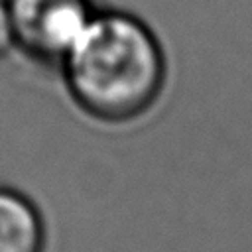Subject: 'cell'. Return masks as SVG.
Listing matches in <instances>:
<instances>
[{
  "label": "cell",
  "instance_id": "277c9868",
  "mask_svg": "<svg viewBox=\"0 0 252 252\" xmlns=\"http://www.w3.org/2000/svg\"><path fill=\"white\" fill-rule=\"evenodd\" d=\"M14 49H16V35H14L12 18L6 0H0V59L10 55Z\"/></svg>",
  "mask_w": 252,
  "mask_h": 252
},
{
  "label": "cell",
  "instance_id": "6da1fadb",
  "mask_svg": "<svg viewBox=\"0 0 252 252\" xmlns=\"http://www.w3.org/2000/svg\"><path fill=\"white\" fill-rule=\"evenodd\" d=\"M71 100L91 118L124 124L144 116L161 96L167 57L140 16L98 8L59 63Z\"/></svg>",
  "mask_w": 252,
  "mask_h": 252
},
{
  "label": "cell",
  "instance_id": "7a4b0ae2",
  "mask_svg": "<svg viewBox=\"0 0 252 252\" xmlns=\"http://www.w3.org/2000/svg\"><path fill=\"white\" fill-rule=\"evenodd\" d=\"M16 49L41 65L59 67L98 10L94 0H6Z\"/></svg>",
  "mask_w": 252,
  "mask_h": 252
},
{
  "label": "cell",
  "instance_id": "3957f363",
  "mask_svg": "<svg viewBox=\"0 0 252 252\" xmlns=\"http://www.w3.org/2000/svg\"><path fill=\"white\" fill-rule=\"evenodd\" d=\"M45 242L39 207L26 193L0 185V252H45Z\"/></svg>",
  "mask_w": 252,
  "mask_h": 252
}]
</instances>
